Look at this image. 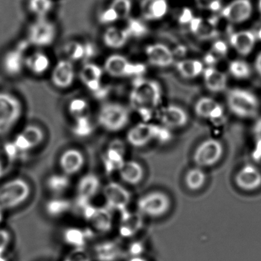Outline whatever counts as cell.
Wrapping results in <instances>:
<instances>
[{"instance_id": "14", "label": "cell", "mask_w": 261, "mask_h": 261, "mask_svg": "<svg viewBox=\"0 0 261 261\" xmlns=\"http://www.w3.org/2000/svg\"><path fill=\"white\" fill-rule=\"evenodd\" d=\"M159 125L140 122L134 125L126 134V142L135 148H142L156 139Z\"/></svg>"}, {"instance_id": "39", "label": "cell", "mask_w": 261, "mask_h": 261, "mask_svg": "<svg viewBox=\"0 0 261 261\" xmlns=\"http://www.w3.org/2000/svg\"><path fill=\"white\" fill-rule=\"evenodd\" d=\"M71 130L73 134L79 138H87L91 136L94 131V126L91 117L87 116L73 120Z\"/></svg>"}, {"instance_id": "56", "label": "cell", "mask_w": 261, "mask_h": 261, "mask_svg": "<svg viewBox=\"0 0 261 261\" xmlns=\"http://www.w3.org/2000/svg\"><path fill=\"white\" fill-rule=\"evenodd\" d=\"M254 67L256 73L261 77V51H259V54L256 56L254 62Z\"/></svg>"}, {"instance_id": "60", "label": "cell", "mask_w": 261, "mask_h": 261, "mask_svg": "<svg viewBox=\"0 0 261 261\" xmlns=\"http://www.w3.org/2000/svg\"><path fill=\"white\" fill-rule=\"evenodd\" d=\"M258 10H259V15H260L261 17V0H259V3H258Z\"/></svg>"}, {"instance_id": "47", "label": "cell", "mask_w": 261, "mask_h": 261, "mask_svg": "<svg viewBox=\"0 0 261 261\" xmlns=\"http://www.w3.org/2000/svg\"><path fill=\"white\" fill-rule=\"evenodd\" d=\"M97 20L99 23L108 27H111L120 21L117 13L110 6L100 10L97 16Z\"/></svg>"}, {"instance_id": "45", "label": "cell", "mask_w": 261, "mask_h": 261, "mask_svg": "<svg viewBox=\"0 0 261 261\" xmlns=\"http://www.w3.org/2000/svg\"><path fill=\"white\" fill-rule=\"evenodd\" d=\"M229 71L237 79H247L251 74L250 65L243 60L232 61L229 64Z\"/></svg>"}, {"instance_id": "35", "label": "cell", "mask_w": 261, "mask_h": 261, "mask_svg": "<svg viewBox=\"0 0 261 261\" xmlns=\"http://www.w3.org/2000/svg\"><path fill=\"white\" fill-rule=\"evenodd\" d=\"M92 230L90 228L83 229L79 227H70L63 232V239L65 244L73 248H85L87 243L92 236Z\"/></svg>"}, {"instance_id": "40", "label": "cell", "mask_w": 261, "mask_h": 261, "mask_svg": "<svg viewBox=\"0 0 261 261\" xmlns=\"http://www.w3.org/2000/svg\"><path fill=\"white\" fill-rule=\"evenodd\" d=\"M68 111L73 120L90 116V105L82 97H76L68 103Z\"/></svg>"}, {"instance_id": "32", "label": "cell", "mask_w": 261, "mask_h": 261, "mask_svg": "<svg viewBox=\"0 0 261 261\" xmlns=\"http://www.w3.org/2000/svg\"><path fill=\"white\" fill-rule=\"evenodd\" d=\"M94 255L98 261H116L123 252L120 243L114 240L101 241L94 246Z\"/></svg>"}, {"instance_id": "44", "label": "cell", "mask_w": 261, "mask_h": 261, "mask_svg": "<svg viewBox=\"0 0 261 261\" xmlns=\"http://www.w3.org/2000/svg\"><path fill=\"white\" fill-rule=\"evenodd\" d=\"M206 175L200 168H195L189 171L186 176V183L191 190H198L204 186Z\"/></svg>"}, {"instance_id": "46", "label": "cell", "mask_w": 261, "mask_h": 261, "mask_svg": "<svg viewBox=\"0 0 261 261\" xmlns=\"http://www.w3.org/2000/svg\"><path fill=\"white\" fill-rule=\"evenodd\" d=\"M109 6L116 12L120 21L127 20L132 13L131 0H112Z\"/></svg>"}, {"instance_id": "6", "label": "cell", "mask_w": 261, "mask_h": 261, "mask_svg": "<svg viewBox=\"0 0 261 261\" xmlns=\"http://www.w3.org/2000/svg\"><path fill=\"white\" fill-rule=\"evenodd\" d=\"M227 98L229 109L238 117L251 118L257 114L259 101L250 91L233 88L229 91Z\"/></svg>"}, {"instance_id": "15", "label": "cell", "mask_w": 261, "mask_h": 261, "mask_svg": "<svg viewBox=\"0 0 261 261\" xmlns=\"http://www.w3.org/2000/svg\"><path fill=\"white\" fill-rule=\"evenodd\" d=\"M76 79V69L74 62L67 59H61L53 67L51 72V84L61 90L72 87Z\"/></svg>"}, {"instance_id": "3", "label": "cell", "mask_w": 261, "mask_h": 261, "mask_svg": "<svg viewBox=\"0 0 261 261\" xmlns=\"http://www.w3.org/2000/svg\"><path fill=\"white\" fill-rule=\"evenodd\" d=\"M30 183L22 178H14L0 186V212L12 210L27 201L31 195Z\"/></svg>"}, {"instance_id": "50", "label": "cell", "mask_w": 261, "mask_h": 261, "mask_svg": "<svg viewBox=\"0 0 261 261\" xmlns=\"http://www.w3.org/2000/svg\"><path fill=\"white\" fill-rule=\"evenodd\" d=\"M12 241V235L7 229L0 228V253L7 252Z\"/></svg>"}, {"instance_id": "52", "label": "cell", "mask_w": 261, "mask_h": 261, "mask_svg": "<svg viewBox=\"0 0 261 261\" xmlns=\"http://www.w3.org/2000/svg\"><path fill=\"white\" fill-rule=\"evenodd\" d=\"M12 162L4 152V149L0 150V177L4 176L10 169Z\"/></svg>"}, {"instance_id": "51", "label": "cell", "mask_w": 261, "mask_h": 261, "mask_svg": "<svg viewBox=\"0 0 261 261\" xmlns=\"http://www.w3.org/2000/svg\"><path fill=\"white\" fill-rule=\"evenodd\" d=\"M144 245L141 241H136L131 243L128 247L127 250L130 256H142L144 252Z\"/></svg>"}, {"instance_id": "7", "label": "cell", "mask_w": 261, "mask_h": 261, "mask_svg": "<svg viewBox=\"0 0 261 261\" xmlns=\"http://www.w3.org/2000/svg\"><path fill=\"white\" fill-rule=\"evenodd\" d=\"M58 36L57 25L48 18H36L27 30L25 40L36 48L51 46Z\"/></svg>"}, {"instance_id": "55", "label": "cell", "mask_w": 261, "mask_h": 261, "mask_svg": "<svg viewBox=\"0 0 261 261\" xmlns=\"http://www.w3.org/2000/svg\"><path fill=\"white\" fill-rule=\"evenodd\" d=\"M253 134L256 139H261V118L255 123L253 126Z\"/></svg>"}, {"instance_id": "13", "label": "cell", "mask_w": 261, "mask_h": 261, "mask_svg": "<svg viewBox=\"0 0 261 261\" xmlns=\"http://www.w3.org/2000/svg\"><path fill=\"white\" fill-rule=\"evenodd\" d=\"M103 195L107 206L119 212L127 209L131 201V194L127 189L116 181H111L103 188Z\"/></svg>"}, {"instance_id": "10", "label": "cell", "mask_w": 261, "mask_h": 261, "mask_svg": "<svg viewBox=\"0 0 261 261\" xmlns=\"http://www.w3.org/2000/svg\"><path fill=\"white\" fill-rule=\"evenodd\" d=\"M29 46L30 44L27 40L21 41L14 48L8 50L4 55L1 64L3 70L7 75L18 77L23 72Z\"/></svg>"}, {"instance_id": "30", "label": "cell", "mask_w": 261, "mask_h": 261, "mask_svg": "<svg viewBox=\"0 0 261 261\" xmlns=\"http://www.w3.org/2000/svg\"><path fill=\"white\" fill-rule=\"evenodd\" d=\"M195 111L198 117L211 120H221L224 117V108L210 97H202L195 103Z\"/></svg>"}, {"instance_id": "1", "label": "cell", "mask_w": 261, "mask_h": 261, "mask_svg": "<svg viewBox=\"0 0 261 261\" xmlns=\"http://www.w3.org/2000/svg\"><path fill=\"white\" fill-rule=\"evenodd\" d=\"M163 91L159 82L144 77L134 80L129 94L131 108L143 119L149 122L162 101Z\"/></svg>"}, {"instance_id": "33", "label": "cell", "mask_w": 261, "mask_h": 261, "mask_svg": "<svg viewBox=\"0 0 261 261\" xmlns=\"http://www.w3.org/2000/svg\"><path fill=\"white\" fill-rule=\"evenodd\" d=\"M117 172L120 179L129 186L138 185L144 177L143 166L134 160H126Z\"/></svg>"}, {"instance_id": "29", "label": "cell", "mask_w": 261, "mask_h": 261, "mask_svg": "<svg viewBox=\"0 0 261 261\" xmlns=\"http://www.w3.org/2000/svg\"><path fill=\"white\" fill-rule=\"evenodd\" d=\"M51 64L49 56L44 51L38 50L27 54L25 68L34 75L42 76L48 72L51 68Z\"/></svg>"}, {"instance_id": "21", "label": "cell", "mask_w": 261, "mask_h": 261, "mask_svg": "<svg viewBox=\"0 0 261 261\" xmlns=\"http://www.w3.org/2000/svg\"><path fill=\"white\" fill-rule=\"evenodd\" d=\"M145 56L151 65L157 68H167L173 64L174 54L170 48L161 43L148 45Z\"/></svg>"}, {"instance_id": "38", "label": "cell", "mask_w": 261, "mask_h": 261, "mask_svg": "<svg viewBox=\"0 0 261 261\" xmlns=\"http://www.w3.org/2000/svg\"><path fill=\"white\" fill-rule=\"evenodd\" d=\"M176 69L185 79H195L204 71L202 62L195 59H186L177 62Z\"/></svg>"}, {"instance_id": "26", "label": "cell", "mask_w": 261, "mask_h": 261, "mask_svg": "<svg viewBox=\"0 0 261 261\" xmlns=\"http://www.w3.org/2000/svg\"><path fill=\"white\" fill-rule=\"evenodd\" d=\"M235 181L243 190H255L261 186L260 170L253 165H245L237 174Z\"/></svg>"}, {"instance_id": "57", "label": "cell", "mask_w": 261, "mask_h": 261, "mask_svg": "<svg viewBox=\"0 0 261 261\" xmlns=\"http://www.w3.org/2000/svg\"><path fill=\"white\" fill-rule=\"evenodd\" d=\"M128 261H148L146 258L143 257L142 256H130Z\"/></svg>"}, {"instance_id": "18", "label": "cell", "mask_w": 261, "mask_h": 261, "mask_svg": "<svg viewBox=\"0 0 261 261\" xmlns=\"http://www.w3.org/2000/svg\"><path fill=\"white\" fill-rule=\"evenodd\" d=\"M126 144L120 140H114L108 144L102 157L103 167L108 173L118 172L126 161Z\"/></svg>"}, {"instance_id": "8", "label": "cell", "mask_w": 261, "mask_h": 261, "mask_svg": "<svg viewBox=\"0 0 261 261\" xmlns=\"http://www.w3.org/2000/svg\"><path fill=\"white\" fill-rule=\"evenodd\" d=\"M82 209V216L90 229L95 233H107L112 230L114 216L112 210L108 206L93 205L91 203L85 204Z\"/></svg>"}, {"instance_id": "41", "label": "cell", "mask_w": 261, "mask_h": 261, "mask_svg": "<svg viewBox=\"0 0 261 261\" xmlns=\"http://www.w3.org/2000/svg\"><path fill=\"white\" fill-rule=\"evenodd\" d=\"M28 7L36 18H47L53 11L54 3L53 0H30Z\"/></svg>"}, {"instance_id": "16", "label": "cell", "mask_w": 261, "mask_h": 261, "mask_svg": "<svg viewBox=\"0 0 261 261\" xmlns=\"http://www.w3.org/2000/svg\"><path fill=\"white\" fill-rule=\"evenodd\" d=\"M222 155V144L218 140L209 139L198 146L194 154V160L199 167H205L215 164Z\"/></svg>"}, {"instance_id": "37", "label": "cell", "mask_w": 261, "mask_h": 261, "mask_svg": "<svg viewBox=\"0 0 261 261\" xmlns=\"http://www.w3.org/2000/svg\"><path fill=\"white\" fill-rule=\"evenodd\" d=\"M71 186L70 176L62 173L53 174L47 178L46 188L56 196H61Z\"/></svg>"}, {"instance_id": "43", "label": "cell", "mask_w": 261, "mask_h": 261, "mask_svg": "<svg viewBox=\"0 0 261 261\" xmlns=\"http://www.w3.org/2000/svg\"><path fill=\"white\" fill-rule=\"evenodd\" d=\"M126 31L130 39H140L147 35L149 30L143 19H128L126 27Z\"/></svg>"}, {"instance_id": "20", "label": "cell", "mask_w": 261, "mask_h": 261, "mask_svg": "<svg viewBox=\"0 0 261 261\" xmlns=\"http://www.w3.org/2000/svg\"><path fill=\"white\" fill-rule=\"evenodd\" d=\"M85 157L80 149L70 148L61 154L59 164L62 173L71 177L81 172L85 166Z\"/></svg>"}, {"instance_id": "53", "label": "cell", "mask_w": 261, "mask_h": 261, "mask_svg": "<svg viewBox=\"0 0 261 261\" xmlns=\"http://www.w3.org/2000/svg\"><path fill=\"white\" fill-rule=\"evenodd\" d=\"M252 156L255 161L261 162V139H256V145Z\"/></svg>"}, {"instance_id": "5", "label": "cell", "mask_w": 261, "mask_h": 261, "mask_svg": "<svg viewBox=\"0 0 261 261\" xmlns=\"http://www.w3.org/2000/svg\"><path fill=\"white\" fill-rule=\"evenodd\" d=\"M105 73L114 79L143 77L146 72V65L140 62L129 60L126 56L112 54L105 59L103 63Z\"/></svg>"}, {"instance_id": "36", "label": "cell", "mask_w": 261, "mask_h": 261, "mask_svg": "<svg viewBox=\"0 0 261 261\" xmlns=\"http://www.w3.org/2000/svg\"><path fill=\"white\" fill-rule=\"evenodd\" d=\"M71 201L62 196H55L45 204L46 213L53 218H61L71 211Z\"/></svg>"}, {"instance_id": "23", "label": "cell", "mask_w": 261, "mask_h": 261, "mask_svg": "<svg viewBox=\"0 0 261 261\" xmlns=\"http://www.w3.org/2000/svg\"><path fill=\"white\" fill-rule=\"evenodd\" d=\"M143 225V215L140 212H130L127 209L120 212L118 232L121 238H134L141 230Z\"/></svg>"}, {"instance_id": "2", "label": "cell", "mask_w": 261, "mask_h": 261, "mask_svg": "<svg viewBox=\"0 0 261 261\" xmlns=\"http://www.w3.org/2000/svg\"><path fill=\"white\" fill-rule=\"evenodd\" d=\"M23 112V103L17 96L7 91H0V137L14 129Z\"/></svg>"}, {"instance_id": "12", "label": "cell", "mask_w": 261, "mask_h": 261, "mask_svg": "<svg viewBox=\"0 0 261 261\" xmlns=\"http://www.w3.org/2000/svg\"><path fill=\"white\" fill-rule=\"evenodd\" d=\"M45 131L40 126L29 124L16 135L13 143L19 152L23 154L39 147L45 141Z\"/></svg>"}, {"instance_id": "59", "label": "cell", "mask_w": 261, "mask_h": 261, "mask_svg": "<svg viewBox=\"0 0 261 261\" xmlns=\"http://www.w3.org/2000/svg\"><path fill=\"white\" fill-rule=\"evenodd\" d=\"M255 36H256V40L261 41V27L257 30L256 33H255Z\"/></svg>"}, {"instance_id": "58", "label": "cell", "mask_w": 261, "mask_h": 261, "mask_svg": "<svg viewBox=\"0 0 261 261\" xmlns=\"http://www.w3.org/2000/svg\"><path fill=\"white\" fill-rule=\"evenodd\" d=\"M0 261H9L8 256L7 255V252L0 253Z\"/></svg>"}, {"instance_id": "19", "label": "cell", "mask_w": 261, "mask_h": 261, "mask_svg": "<svg viewBox=\"0 0 261 261\" xmlns=\"http://www.w3.org/2000/svg\"><path fill=\"white\" fill-rule=\"evenodd\" d=\"M253 6L250 0H233L221 10V16L230 23L240 24L250 19Z\"/></svg>"}, {"instance_id": "48", "label": "cell", "mask_w": 261, "mask_h": 261, "mask_svg": "<svg viewBox=\"0 0 261 261\" xmlns=\"http://www.w3.org/2000/svg\"><path fill=\"white\" fill-rule=\"evenodd\" d=\"M62 261H92V258L85 248H73Z\"/></svg>"}, {"instance_id": "49", "label": "cell", "mask_w": 261, "mask_h": 261, "mask_svg": "<svg viewBox=\"0 0 261 261\" xmlns=\"http://www.w3.org/2000/svg\"><path fill=\"white\" fill-rule=\"evenodd\" d=\"M197 6L201 10L218 12L222 7V0H195Z\"/></svg>"}, {"instance_id": "11", "label": "cell", "mask_w": 261, "mask_h": 261, "mask_svg": "<svg viewBox=\"0 0 261 261\" xmlns=\"http://www.w3.org/2000/svg\"><path fill=\"white\" fill-rule=\"evenodd\" d=\"M103 68L94 62H86L79 71V79L84 86L97 97H103L107 93L103 85Z\"/></svg>"}, {"instance_id": "4", "label": "cell", "mask_w": 261, "mask_h": 261, "mask_svg": "<svg viewBox=\"0 0 261 261\" xmlns=\"http://www.w3.org/2000/svg\"><path fill=\"white\" fill-rule=\"evenodd\" d=\"M97 123L105 130L117 133L124 129L129 124L130 114L124 105L111 102L101 107L97 114Z\"/></svg>"}, {"instance_id": "17", "label": "cell", "mask_w": 261, "mask_h": 261, "mask_svg": "<svg viewBox=\"0 0 261 261\" xmlns=\"http://www.w3.org/2000/svg\"><path fill=\"white\" fill-rule=\"evenodd\" d=\"M101 189L100 179L95 174L88 173L79 180L76 188V200L79 207L90 204Z\"/></svg>"}, {"instance_id": "25", "label": "cell", "mask_w": 261, "mask_h": 261, "mask_svg": "<svg viewBox=\"0 0 261 261\" xmlns=\"http://www.w3.org/2000/svg\"><path fill=\"white\" fill-rule=\"evenodd\" d=\"M168 10L167 0H142L140 3V14L145 22H155L163 19Z\"/></svg>"}, {"instance_id": "42", "label": "cell", "mask_w": 261, "mask_h": 261, "mask_svg": "<svg viewBox=\"0 0 261 261\" xmlns=\"http://www.w3.org/2000/svg\"><path fill=\"white\" fill-rule=\"evenodd\" d=\"M228 53V46L224 41H215L212 45L210 51L206 55L204 61L208 65H214L220 59L225 57Z\"/></svg>"}, {"instance_id": "54", "label": "cell", "mask_w": 261, "mask_h": 261, "mask_svg": "<svg viewBox=\"0 0 261 261\" xmlns=\"http://www.w3.org/2000/svg\"><path fill=\"white\" fill-rule=\"evenodd\" d=\"M192 19H193V16H192V12L189 9H186L180 16L179 22L182 24H189Z\"/></svg>"}, {"instance_id": "34", "label": "cell", "mask_w": 261, "mask_h": 261, "mask_svg": "<svg viewBox=\"0 0 261 261\" xmlns=\"http://www.w3.org/2000/svg\"><path fill=\"white\" fill-rule=\"evenodd\" d=\"M204 85L211 92L218 93L227 88V77L224 72L214 67H208L203 71Z\"/></svg>"}, {"instance_id": "24", "label": "cell", "mask_w": 261, "mask_h": 261, "mask_svg": "<svg viewBox=\"0 0 261 261\" xmlns=\"http://www.w3.org/2000/svg\"><path fill=\"white\" fill-rule=\"evenodd\" d=\"M157 117L163 126L167 128L181 127L187 123V113L175 105H168L159 110Z\"/></svg>"}, {"instance_id": "22", "label": "cell", "mask_w": 261, "mask_h": 261, "mask_svg": "<svg viewBox=\"0 0 261 261\" xmlns=\"http://www.w3.org/2000/svg\"><path fill=\"white\" fill-rule=\"evenodd\" d=\"M62 50L65 59L74 63L89 60L96 53L94 45L90 42H83L77 40H71L65 42Z\"/></svg>"}, {"instance_id": "9", "label": "cell", "mask_w": 261, "mask_h": 261, "mask_svg": "<svg viewBox=\"0 0 261 261\" xmlns=\"http://www.w3.org/2000/svg\"><path fill=\"white\" fill-rule=\"evenodd\" d=\"M170 207V199L161 192H152L143 195L137 201L138 212L143 216L156 218L166 214Z\"/></svg>"}, {"instance_id": "31", "label": "cell", "mask_w": 261, "mask_h": 261, "mask_svg": "<svg viewBox=\"0 0 261 261\" xmlns=\"http://www.w3.org/2000/svg\"><path fill=\"white\" fill-rule=\"evenodd\" d=\"M256 41L255 33L248 30L237 32L230 37V44L232 48L242 56H247L251 53Z\"/></svg>"}, {"instance_id": "27", "label": "cell", "mask_w": 261, "mask_h": 261, "mask_svg": "<svg viewBox=\"0 0 261 261\" xmlns=\"http://www.w3.org/2000/svg\"><path fill=\"white\" fill-rule=\"evenodd\" d=\"M189 27L192 34L200 40H212L218 37V28L213 19L193 17L189 22Z\"/></svg>"}, {"instance_id": "28", "label": "cell", "mask_w": 261, "mask_h": 261, "mask_svg": "<svg viewBox=\"0 0 261 261\" xmlns=\"http://www.w3.org/2000/svg\"><path fill=\"white\" fill-rule=\"evenodd\" d=\"M130 37L126 28L115 25L108 27L103 32L102 41L107 48L111 49H121L129 42Z\"/></svg>"}]
</instances>
